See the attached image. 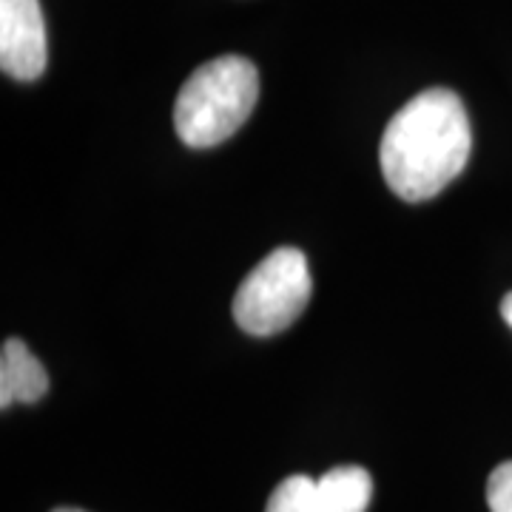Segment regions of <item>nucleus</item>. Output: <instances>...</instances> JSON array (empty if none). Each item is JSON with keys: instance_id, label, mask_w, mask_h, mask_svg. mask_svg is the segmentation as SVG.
<instances>
[{"instance_id": "nucleus-5", "label": "nucleus", "mask_w": 512, "mask_h": 512, "mask_svg": "<svg viewBox=\"0 0 512 512\" xmlns=\"http://www.w3.org/2000/svg\"><path fill=\"white\" fill-rule=\"evenodd\" d=\"M49 43L40 0H0V66L15 80L46 72Z\"/></svg>"}, {"instance_id": "nucleus-6", "label": "nucleus", "mask_w": 512, "mask_h": 512, "mask_svg": "<svg viewBox=\"0 0 512 512\" xmlns=\"http://www.w3.org/2000/svg\"><path fill=\"white\" fill-rule=\"evenodd\" d=\"M49 390V373L20 339H6L0 353V407L35 404Z\"/></svg>"}, {"instance_id": "nucleus-3", "label": "nucleus", "mask_w": 512, "mask_h": 512, "mask_svg": "<svg viewBox=\"0 0 512 512\" xmlns=\"http://www.w3.org/2000/svg\"><path fill=\"white\" fill-rule=\"evenodd\" d=\"M311 268L299 248H276L242 279L234 296V322L251 336L288 330L311 302Z\"/></svg>"}, {"instance_id": "nucleus-4", "label": "nucleus", "mask_w": 512, "mask_h": 512, "mask_svg": "<svg viewBox=\"0 0 512 512\" xmlns=\"http://www.w3.org/2000/svg\"><path fill=\"white\" fill-rule=\"evenodd\" d=\"M373 498V478L365 467L345 464L325 476H291L276 487L265 512H365Z\"/></svg>"}, {"instance_id": "nucleus-1", "label": "nucleus", "mask_w": 512, "mask_h": 512, "mask_svg": "<svg viewBox=\"0 0 512 512\" xmlns=\"http://www.w3.org/2000/svg\"><path fill=\"white\" fill-rule=\"evenodd\" d=\"M473 128L461 97L427 89L393 114L382 134L384 183L404 202L433 200L464 171Z\"/></svg>"}, {"instance_id": "nucleus-2", "label": "nucleus", "mask_w": 512, "mask_h": 512, "mask_svg": "<svg viewBox=\"0 0 512 512\" xmlns=\"http://www.w3.org/2000/svg\"><path fill=\"white\" fill-rule=\"evenodd\" d=\"M259 100V72L248 57L202 63L183 83L174 106L177 137L188 148H214L234 137Z\"/></svg>"}, {"instance_id": "nucleus-9", "label": "nucleus", "mask_w": 512, "mask_h": 512, "mask_svg": "<svg viewBox=\"0 0 512 512\" xmlns=\"http://www.w3.org/2000/svg\"><path fill=\"white\" fill-rule=\"evenodd\" d=\"M55 512H86V510H74V507H60V510Z\"/></svg>"}, {"instance_id": "nucleus-7", "label": "nucleus", "mask_w": 512, "mask_h": 512, "mask_svg": "<svg viewBox=\"0 0 512 512\" xmlns=\"http://www.w3.org/2000/svg\"><path fill=\"white\" fill-rule=\"evenodd\" d=\"M487 504H490V512H512V461L498 464L490 473Z\"/></svg>"}, {"instance_id": "nucleus-8", "label": "nucleus", "mask_w": 512, "mask_h": 512, "mask_svg": "<svg viewBox=\"0 0 512 512\" xmlns=\"http://www.w3.org/2000/svg\"><path fill=\"white\" fill-rule=\"evenodd\" d=\"M501 316H504V322L512 328V291L501 299Z\"/></svg>"}]
</instances>
